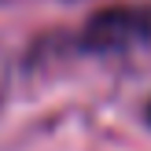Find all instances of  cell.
I'll return each mask as SVG.
<instances>
[{"instance_id":"6da1fadb","label":"cell","mask_w":151,"mask_h":151,"mask_svg":"<svg viewBox=\"0 0 151 151\" xmlns=\"http://www.w3.org/2000/svg\"><path fill=\"white\" fill-rule=\"evenodd\" d=\"M147 41H151V4L103 7L81 29V48L85 52H118V48L147 44Z\"/></svg>"},{"instance_id":"7a4b0ae2","label":"cell","mask_w":151,"mask_h":151,"mask_svg":"<svg viewBox=\"0 0 151 151\" xmlns=\"http://www.w3.org/2000/svg\"><path fill=\"white\" fill-rule=\"evenodd\" d=\"M147 118H151V107H147Z\"/></svg>"}]
</instances>
